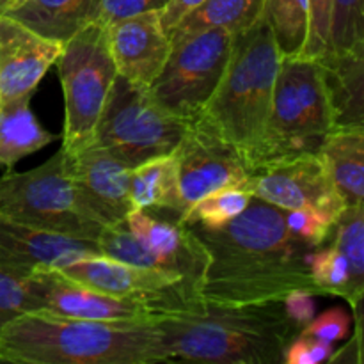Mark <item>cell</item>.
I'll return each mask as SVG.
<instances>
[{
    "mask_svg": "<svg viewBox=\"0 0 364 364\" xmlns=\"http://www.w3.org/2000/svg\"><path fill=\"white\" fill-rule=\"evenodd\" d=\"M206 255L199 297L213 302L283 301L290 291H322L313 283L308 252L284 224L283 208L252 196L247 208L219 228L185 224Z\"/></svg>",
    "mask_w": 364,
    "mask_h": 364,
    "instance_id": "cell-1",
    "label": "cell"
},
{
    "mask_svg": "<svg viewBox=\"0 0 364 364\" xmlns=\"http://www.w3.org/2000/svg\"><path fill=\"white\" fill-rule=\"evenodd\" d=\"M155 327L167 361L283 364L284 348L301 333L283 301L230 304L201 299L183 311L159 313Z\"/></svg>",
    "mask_w": 364,
    "mask_h": 364,
    "instance_id": "cell-2",
    "label": "cell"
},
{
    "mask_svg": "<svg viewBox=\"0 0 364 364\" xmlns=\"http://www.w3.org/2000/svg\"><path fill=\"white\" fill-rule=\"evenodd\" d=\"M0 361L151 364L167 361L153 322H98L31 311L0 331Z\"/></svg>",
    "mask_w": 364,
    "mask_h": 364,
    "instance_id": "cell-3",
    "label": "cell"
},
{
    "mask_svg": "<svg viewBox=\"0 0 364 364\" xmlns=\"http://www.w3.org/2000/svg\"><path fill=\"white\" fill-rule=\"evenodd\" d=\"M281 59L269 25L259 16L233 34L223 78L198 116L242 153L247 169L269 116Z\"/></svg>",
    "mask_w": 364,
    "mask_h": 364,
    "instance_id": "cell-4",
    "label": "cell"
},
{
    "mask_svg": "<svg viewBox=\"0 0 364 364\" xmlns=\"http://www.w3.org/2000/svg\"><path fill=\"white\" fill-rule=\"evenodd\" d=\"M333 128L318 63L308 57H283L269 116L249 171L277 160L318 153Z\"/></svg>",
    "mask_w": 364,
    "mask_h": 364,
    "instance_id": "cell-5",
    "label": "cell"
},
{
    "mask_svg": "<svg viewBox=\"0 0 364 364\" xmlns=\"http://www.w3.org/2000/svg\"><path fill=\"white\" fill-rule=\"evenodd\" d=\"M188 121L167 112L148 87L116 75L96 123L91 144L128 167L171 155L183 139Z\"/></svg>",
    "mask_w": 364,
    "mask_h": 364,
    "instance_id": "cell-6",
    "label": "cell"
},
{
    "mask_svg": "<svg viewBox=\"0 0 364 364\" xmlns=\"http://www.w3.org/2000/svg\"><path fill=\"white\" fill-rule=\"evenodd\" d=\"M0 215L85 240H98L103 230L75 194L64 166L63 148L43 166L0 178Z\"/></svg>",
    "mask_w": 364,
    "mask_h": 364,
    "instance_id": "cell-7",
    "label": "cell"
},
{
    "mask_svg": "<svg viewBox=\"0 0 364 364\" xmlns=\"http://www.w3.org/2000/svg\"><path fill=\"white\" fill-rule=\"evenodd\" d=\"M55 64L64 92L63 148L71 153L92 142L103 103L117 75L107 27L89 23L80 28L64 43Z\"/></svg>",
    "mask_w": 364,
    "mask_h": 364,
    "instance_id": "cell-8",
    "label": "cell"
},
{
    "mask_svg": "<svg viewBox=\"0 0 364 364\" xmlns=\"http://www.w3.org/2000/svg\"><path fill=\"white\" fill-rule=\"evenodd\" d=\"M98 245L109 258L181 276L199 294L206 255L176 217L166 219L155 210H132L124 223L103 228Z\"/></svg>",
    "mask_w": 364,
    "mask_h": 364,
    "instance_id": "cell-9",
    "label": "cell"
},
{
    "mask_svg": "<svg viewBox=\"0 0 364 364\" xmlns=\"http://www.w3.org/2000/svg\"><path fill=\"white\" fill-rule=\"evenodd\" d=\"M233 34L206 28L171 43V53L148 87L162 109L191 121L201 114L226 70Z\"/></svg>",
    "mask_w": 364,
    "mask_h": 364,
    "instance_id": "cell-10",
    "label": "cell"
},
{
    "mask_svg": "<svg viewBox=\"0 0 364 364\" xmlns=\"http://www.w3.org/2000/svg\"><path fill=\"white\" fill-rule=\"evenodd\" d=\"M55 270L105 294L144 302L156 313L192 309L201 301L198 290L181 276L130 265L105 255L82 256Z\"/></svg>",
    "mask_w": 364,
    "mask_h": 364,
    "instance_id": "cell-11",
    "label": "cell"
},
{
    "mask_svg": "<svg viewBox=\"0 0 364 364\" xmlns=\"http://www.w3.org/2000/svg\"><path fill=\"white\" fill-rule=\"evenodd\" d=\"M173 156L178 171L180 220L203 196L224 187H240L249 173L242 153L201 117L188 121Z\"/></svg>",
    "mask_w": 364,
    "mask_h": 364,
    "instance_id": "cell-12",
    "label": "cell"
},
{
    "mask_svg": "<svg viewBox=\"0 0 364 364\" xmlns=\"http://www.w3.org/2000/svg\"><path fill=\"white\" fill-rule=\"evenodd\" d=\"M240 188L277 208L315 210L334 223L347 206L331 181L318 153L255 167L249 171Z\"/></svg>",
    "mask_w": 364,
    "mask_h": 364,
    "instance_id": "cell-13",
    "label": "cell"
},
{
    "mask_svg": "<svg viewBox=\"0 0 364 364\" xmlns=\"http://www.w3.org/2000/svg\"><path fill=\"white\" fill-rule=\"evenodd\" d=\"M27 279L43 313L98 322H153L159 315L144 302L100 291L55 269L36 270Z\"/></svg>",
    "mask_w": 364,
    "mask_h": 364,
    "instance_id": "cell-14",
    "label": "cell"
},
{
    "mask_svg": "<svg viewBox=\"0 0 364 364\" xmlns=\"http://www.w3.org/2000/svg\"><path fill=\"white\" fill-rule=\"evenodd\" d=\"M64 166L77 198L103 228L127 220L134 210L128 194L130 167L96 144L71 153L64 149Z\"/></svg>",
    "mask_w": 364,
    "mask_h": 364,
    "instance_id": "cell-15",
    "label": "cell"
},
{
    "mask_svg": "<svg viewBox=\"0 0 364 364\" xmlns=\"http://www.w3.org/2000/svg\"><path fill=\"white\" fill-rule=\"evenodd\" d=\"M64 43L38 34L7 14H0V102L34 95L55 64Z\"/></svg>",
    "mask_w": 364,
    "mask_h": 364,
    "instance_id": "cell-16",
    "label": "cell"
},
{
    "mask_svg": "<svg viewBox=\"0 0 364 364\" xmlns=\"http://www.w3.org/2000/svg\"><path fill=\"white\" fill-rule=\"evenodd\" d=\"M96 255H102L98 240L52 233L0 215V269L7 272L28 277L36 270Z\"/></svg>",
    "mask_w": 364,
    "mask_h": 364,
    "instance_id": "cell-17",
    "label": "cell"
},
{
    "mask_svg": "<svg viewBox=\"0 0 364 364\" xmlns=\"http://www.w3.org/2000/svg\"><path fill=\"white\" fill-rule=\"evenodd\" d=\"M159 11L135 14L107 27L117 75L142 87L151 85L171 53V38L160 21Z\"/></svg>",
    "mask_w": 364,
    "mask_h": 364,
    "instance_id": "cell-18",
    "label": "cell"
},
{
    "mask_svg": "<svg viewBox=\"0 0 364 364\" xmlns=\"http://www.w3.org/2000/svg\"><path fill=\"white\" fill-rule=\"evenodd\" d=\"M318 63L334 128H364V43Z\"/></svg>",
    "mask_w": 364,
    "mask_h": 364,
    "instance_id": "cell-19",
    "label": "cell"
},
{
    "mask_svg": "<svg viewBox=\"0 0 364 364\" xmlns=\"http://www.w3.org/2000/svg\"><path fill=\"white\" fill-rule=\"evenodd\" d=\"M318 156L345 205H361L364 201V128H333L320 146Z\"/></svg>",
    "mask_w": 364,
    "mask_h": 364,
    "instance_id": "cell-20",
    "label": "cell"
},
{
    "mask_svg": "<svg viewBox=\"0 0 364 364\" xmlns=\"http://www.w3.org/2000/svg\"><path fill=\"white\" fill-rule=\"evenodd\" d=\"M96 0H23L4 14L53 41L66 43L95 20Z\"/></svg>",
    "mask_w": 364,
    "mask_h": 364,
    "instance_id": "cell-21",
    "label": "cell"
},
{
    "mask_svg": "<svg viewBox=\"0 0 364 364\" xmlns=\"http://www.w3.org/2000/svg\"><path fill=\"white\" fill-rule=\"evenodd\" d=\"M31 100L32 96H23L0 102V166L7 169L57 139L41 127L31 109Z\"/></svg>",
    "mask_w": 364,
    "mask_h": 364,
    "instance_id": "cell-22",
    "label": "cell"
},
{
    "mask_svg": "<svg viewBox=\"0 0 364 364\" xmlns=\"http://www.w3.org/2000/svg\"><path fill=\"white\" fill-rule=\"evenodd\" d=\"M128 194L134 210H156L180 219L178 171L173 153L130 167Z\"/></svg>",
    "mask_w": 364,
    "mask_h": 364,
    "instance_id": "cell-23",
    "label": "cell"
},
{
    "mask_svg": "<svg viewBox=\"0 0 364 364\" xmlns=\"http://www.w3.org/2000/svg\"><path fill=\"white\" fill-rule=\"evenodd\" d=\"M263 0H205L169 32L171 43L206 28H226L231 34L251 27L262 16Z\"/></svg>",
    "mask_w": 364,
    "mask_h": 364,
    "instance_id": "cell-24",
    "label": "cell"
},
{
    "mask_svg": "<svg viewBox=\"0 0 364 364\" xmlns=\"http://www.w3.org/2000/svg\"><path fill=\"white\" fill-rule=\"evenodd\" d=\"M306 259L313 283L322 291V295L345 299L350 304L352 313L363 311L364 291L355 288L347 258L333 244H323L313 249L308 252Z\"/></svg>",
    "mask_w": 364,
    "mask_h": 364,
    "instance_id": "cell-25",
    "label": "cell"
},
{
    "mask_svg": "<svg viewBox=\"0 0 364 364\" xmlns=\"http://www.w3.org/2000/svg\"><path fill=\"white\" fill-rule=\"evenodd\" d=\"M262 18L269 25L281 57H301L308 41V0H263Z\"/></svg>",
    "mask_w": 364,
    "mask_h": 364,
    "instance_id": "cell-26",
    "label": "cell"
},
{
    "mask_svg": "<svg viewBox=\"0 0 364 364\" xmlns=\"http://www.w3.org/2000/svg\"><path fill=\"white\" fill-rule=\"evenodd\" d=\"M331 237V244L347 258L355 288L364 291V203L345 206Z\"/></svg>",
    "mask_w": 364,
    "mask_h": 364,
    "instance_id": "cell-27",
    "label": "cell"
},
{
    "mask_svg": "<svg viewBox=\"0 0 364 364\" xmlns=\"http://www.w3.org/2000/svg\"><path fill=\"white\" fill-rule=\"evenodd\" d=\"M252 196L240 187H224L203 196L181 217L183 224H201L206 228H219L233 220L247 208Z\"/></svg>",
    "mask_w": 364,
    "mask_h": 364,
    "instance_id": "cell-28",
    "label": "cell"
},
{
    "mask_svg": "<svg viewBox=\"0 0 364 364\" xmlns=\"http://www.w3.org/2000/svg\"><path fill=\"white\" fill-rule=\"evenodd\" d=\"M364 43V0H334L329 52H345Z\"/></svg>",
    "mask_w": 364,
    "mask_h": 364,
    "instance_id": "cell-29",
    "label": "cell"
},
{
    "mask_svg": "<svg viewBox=\"0 0 364 364\" xmlns=\"http://www.w3.org/2000/svg\"><path fill=\"white\" fill-rule=\"evenodd\" d=\"M39 309V299L28 287L27 277L0 269V331L16 316Z\"/></svg>",
    "mask_w": 364,
    "mask_h": 364,
    "instance_id": "cell-30",
    "label": "cell"
},
{
    "mask_svg": "<svg viewBox=\"0 0 364 364\" xmlns=\"http://www.w3.org/2000/svg\"><path fill=\"white\" fill-rule=\"evenodd\" d=\"M284 212V224L288 231L294 235L297 240L304 242L311 249L320 247L327 242L333 231L334 220L323 213L315 212L308 208H295V210H283Z\"/></svg>",
    "mask_w": 364,
    "mask_h": 364,
    "instance_id": "cell-31",
    "label": "cell"
},
{
    "mask_svg": "<svg viewBox=\"0 0 364 364\" xmlns=\"http://www.w3.org/2000/svg\"><path fill=\"white\" fill-rule=\"evenodd\" d=\"M334 0H308L309 28L308 41L301 57L320 59L329 52L331 18H333Z\"/></svg>",
    "mask_w": 364,
    "mask_h": 364,
    "instance_id": "cell-32",
    "label": "cell"
},
{
    "mask_svg": "<svg viewBox=\"0 0 364 364\" xmlns=\"http://www.w3.org/2000/svg\"><path fill=\"white\" fill-rule=\"evenodd\" d=\"M352 320H354V316H352V313H348V309L334 306V308L315 316L301 333L318 338V340L327 341L331 345H336L348 336L352 329Z\"/></svg>",
    "mask_w": 364,
    "mask_h": 364,
    "instance_id": "cell-33",
    "label": "cell"
},
{
    "mask_svg": "<svg viewBox=\"0 0 364 364\" xmlns=\"http://www.w3.org/2000/svg\"><path fill=\"white\" fill-rule=\"evenodd\" d=\"M166 2L167 0H96L92 23L109 27L135 14L162 9Z\"/></svg>",
    "mask_w": 364,
    "mask_h": 364,
    "instance_id": "cell-34",
    "label": "cell"
},
{
    "mask_svg": "<svg viewBox=\"0 0 364 364\" xmlns=\"http://www.w3.org/2000/svg\"><path fill=\"white\" fill-rule=\"evenodd\" d=\"M334 352V345L318 338L299 333L284 348V364H320L326 363Z\"/></svg>",
    "mask_w": 364,
    "mask_h": 364,
    "instance_id": "cell-35",
    "label": "cell"
},
{
    "mask_svg": "<svg viewBox=\"0 0 364 364\" xmlns=\"http://www.w3.org/2000/svg\"><path fill=\"white\" fill-rule=\"evenodd\" d=\"M316 295L309 290H294L283 299V306L287 315L290 316L291 322L299 327L304 329L313 318H315V299Z\"/></svg>",
    "mask_w": 364,
    "mask_h": 364,
    "instance_id": "cell-36",
    "label": "cell"
},
{
    "mask_svg": "<svg viewBox=\"0 0 364 364\" xmlns=\"http://www.w3.org/2000/svg\"><path fill=\"white\" fill-rule=\"evenodd\" d=\"M205 0H167L164 4L162 9L159 11L160 13V21H162L164 28L169 34L185 16L192 13L194 9H198Z\"/></svg>",
    "mask_w": 364,
    "mask_h": 364,
    "instance_id": "cell-37",
    "label": "cell"
},
{
    "mask_svg": "<svg viewBox=\"0 0 364 364\" xmlns=\"http://www.w3.org/2000/svg\"><path fill=\"white\" fill-rule=\"evenodd\" d=\"M9 9V0H0V14H4Z\"/></svg>",
    "mask_w": 364,
    "mask_h": 364,
    "instance_id": "cell-38",
    "label": "cell"
},
{
    "mask_svg": "<svg viewBox=\"0 0 364 364\" xmlns=\"http://www.w3.org/2000/svg\"><path fill=\"white\" fill-rule=\"evenodd\" d=\"M21 2H23V0H9V9H13V7H16L18 4H21ZM9 9H7V11H9Z\"/></svg>",
    "mask_w": 364,
    "mask_h": 364,
    "instance_id": "cell-39",
    "label": "cell"
}]
</instances>
